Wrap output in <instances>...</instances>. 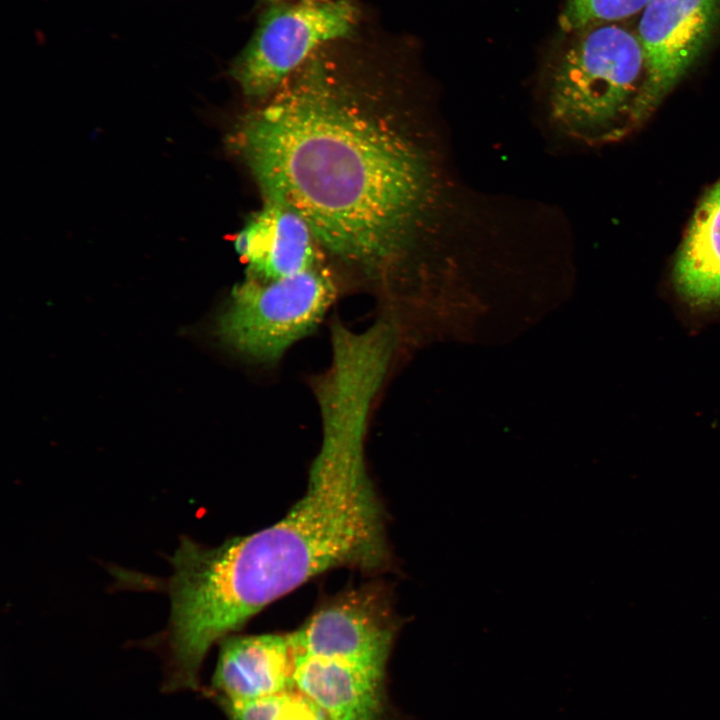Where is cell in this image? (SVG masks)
<instances>
[{
	"label": "cell",
	"instance_id": "11",
	"mask_svg": "<svg viewBox=\"0 0 720 720\" xmlns=\"http://www.w3.org/2000/svg\"><path fill=\"white\" fill-rule=\"evenodd\" d=\"M679 292L692 304H720V178L690 222L674 267Z\"/></svg>",
	"mask_w": 720,
	"mask_h": 720
},
{
	"label": "cell",
	"instance_id": "15",
	"mask_svg": "<svg viewBox=\"0 0 720 720\" xmlns=\"http://www.w3.org/2000/svg\"><path fill=\"white\" fill-rule=\"evenodd\" d=\"M263 1H264V2H267V3H271V4H277V3H280V2H285V1H287V0H263ZM289 1H291V0H289Z\"/></svg>",
	"mask_w": 720,
	"mask_h": 720
},
{
	"label": "cell",
	"instance_id": "3",
	"mask_svg": "<svg viewBox=\"0 0 720 720\" xmlns=\"http://www.w3.org/2000/svg\"><path fill=\"white\" fill-rule=\"evenodd\" d=\"M582 30L553 72L548 109L555 125L575 139L616 140L651 111L642 46L637 34L617 24Z\"/></svg>",
	"mask_w": 720,
	"mask_h": 720
},
{
	"label": "cell",
	"instance_id": "1",
	"mask_svg": "<svg viewBox=\"0 0 720 720\" xmlns=\"http://www.w3.org/2000/svg\"><path fill=\"white\" fill-rule=\"evenodd\" d=\"M332 44L241 116L227 145L264 200L297 212L342 263L380 277L424 224L429 175L376 71Z\"/></svg>",
	"mask_w": 720,
	"mask_h": 720
},
{
	"label": "cell",
	"instance_id": "9",
	"mask_svg": "<svg viewBox=\"0 0 720 720\" xmlns=\"http://www.w3.org/2000/svg\"><path fill=\"white\" fill-rule=\"evenodd\" d=\"M233 243L248 275L260 279L291 276L319 264V244L308 223L271 200L247 220Z\"/></svg>",
	"mask_w": 720,
	"mask_h": 720
},
{
	"label": "cell",
	"instance_id": "10",
	"mask_svg": "<svg viewBox=\"0 0 720 720\" xmlns=\"http://www.w3.org/2000/svg\"><path fill=\"white\" fill-rule=\"evenodd\" d=\"M385 672L336 660L295 656L294 687L329 720H384Z\"/></svg>",
	"mask_w": 720,
	"mask_h": 720
},
{
	"label": "cell",
	"instance_id": "14",
	"mask_svg": "<svg viewBox=\"0 0 720 720\" xmlns=\"http://www.w3.org/2000/svg\"><path fill=\"white\" fill-rule=\"evenodd\" d=\"M276 720H329L323 710L301 691H289L285 706Z\"/></svg>",
	"mask_w": 720,
	"mask_h": 720
},
{
	"label": "cell",
	"instance_id": "12",
	"mask_svg": "<svg viewBox=\"0 0 720 720\" xmlns=\"http://www.w3.org/2000/svg\"><path fill=\"white\" fill-rule=\"evenodd\" d=\"M650 0H568L560 16L565 31L613 23L643 11Z\"/></svg>",
	"mask_w": 720,
	"mask_h": 720
},
{
	"label": "cell",
	"instance_id": "13",
	"mask_svg": "<svg viewBox=\"0 0 720 720\" xmlns=\"http://www.w3.org/2000/svg\"><path fill=\"white\" fill-rule=\"evenodd\" d=\"M290 690L249 701L218 703L229 720H276L285 706Z\"/></svg>",
	"mask_w": 720,
	"mask_h": 720
},
{
	"label": "cell",
	"instance_id": "6",
	"mask_svg": "<svg viewBox=\"0 0 720 720\" xmlns=\"http://www.w3.org/2000/svg\"><path fill=\"white\" fill-rule=\"evenodd\" d=\"M399 627L390 594L373 585L327 601L289 636L294 656L385 672Z\"/></svg>",
	"mask_w": 720,
	"mask_h": 720
},
{
	"label": "cell",
	"instance_id": "8",
	"mask_svg": "<svg viewBox=\"0 0 720 720\" xmlns=\"http://www.w3.org/2000/svg\"><path fill=\"white\" fill-rule=\"evenodd\" d=\"M294 666L289 634L228 636L208 694L217 702H243L282 693L295 688Z\"/></svg>",
	"mask_w": 720,
	"mask_h": 720
},
{
	"label": "cell",
	"instance_id": "2",
	"mask_svg": "<svg viewBox=\"0 0 720 720\" xmlns=\"http://www.w3.org/2000/svg\"><path fill=\"white\" fill-rule=\"evenodd\" d=\"M367 433L322 428L306 490L278 521L207 547L187 536L170 558V617L159 642L168 660L198 672L211 647L266 606L332 569L390 568L383 505L365 459Z\"/></svg>",
	"mask_w": 720,
	"mask_h": 720
},
{
	"label": "cell",
	"instance_id": "7",
	"mask_svg": "<svg viewBox=\"0 0 720 720\" xmlns=\"http://www.w3.org/2000/svg\"><path fill=\"white\" fill-rule=\"evenodd\" d=\"M719 27L720 0L649 1L637 36L651 109L701 56Z\"/></svg>",
	"mask_w": 720,
	"mask_h": 720
},
{
	"label": "cell",
	"instance_id": "4",
	"mask_svg": "<svg viewBox=\"0 0 720 720\" xmlns=\"http://www.w3.org/2000/svg\"><path fill=\"white\" fill-rule=\"evenodd\" d=\"M336 295L320 264L277 279L247 275L232 290L220 332L248 360L273 363L320 324Z\"/></svg>",
	"mask_w": 720,
	"mask_h": 720
},
{
	"label": "cell",
	"instance_id": "5",
	"mask_svg": "<svg viewBox=\"0 0 720 720\" xmlns=\"http://www.w3.org/2000/svg\"><path fill=\"white\" fill-rule=\"evenodd\" d=\"M269 9L232 65L242 93L256 102L271 96L318 49L355 30L352 0L285 1Z\"/></svg>",
	"mask_w": 720,
	"mask_h": 720
}]
</instances>
